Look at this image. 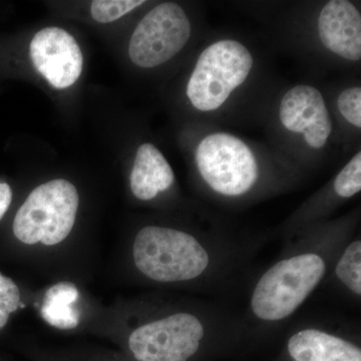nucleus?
<instances>
[{
    "mask_svg": "<svg viewBox=\"0 0 361 361\" xmlns=\"http://www.w3.org/2000/svg\"><path fill=\"white\" fill-rule=\"evenodd\" d=\"M80 195L70 180H49L33 189L16 211L11 238L16 247L52 248L63 244L75 227Z\"/></svg>",
    "mask_w": 361,
    "mask_h": 361,
    "instance_id": "1",
    "label": "nucleus"
},
{
    "mask_svg": "<svg viewBox=\"0 0 361 361\" xmlns=\"http://www.w3.org/2000/svg\"><path fill=\"white\" fill-rule=\"evenodd\" d=\"M132 257L142 275L159 283L200 277L210 262L208 252L191 234L161 226H147L137 233Z\"/></svg>",
    "mask_w": 361,
    "mask_h": 361,
    "instance_id": "2",
    "label": "nucleus"
},
{
    "mask_svg": "<svg viewBox=\"0 0 361 361\" xmlns=\"http://www.w3.org/2000/svg\"><path fill=\"white\" fill-rule=\"evenodd\" d=\"M325 270L324 260L314 253L280 261L256 284L251 298L252 311L264 322L285 319L314 290Z\"/></svg>",
    "mask_w": 361,
    "mask_h": 361,
    "instance_id": "3",
    "label": "nucleus"
},
{
    "mask_svg": "<svg viewBox=\"0 0 361 361\" xmlns=\"http://www.w3.org/2000/svg\"><path fill=\"white\" fill-rule=\"evenodd\" d=\"M253 68L251 52L241 42L223 39L202 52L187 85V96L201 111L218 110Z\"/></svg>",
    "mask_w": 361,
    "mask_h": 361,
    "instance_id": "4",
    "label": "nucleus"
},
{
    "mask_svg": "<svg viewBox=\"0 0 361 361\" xmlns=\"http://www.w3.org/2000/svg\"><path fill=\"white\" fill-rule=\"evenodd\" d=\"M205 336L203 323L188 312H176L130 330L125 350L135 361H189Z\"/></svg>",
    "mask_w": 361,
    "mask_h": 361,
    "instance_id": "5",
    "label": "nucleus"
},
{
    "mask_svg": "<svg viewBox=\"0 0 361 361\" xmlns=\"http://www.w3.org/2000/svg\"><path fill=\"white\" fill-rule=\"evenodd\" d=\"M196 163L207 184L224 196L245 194L258 179L253 152L239 137L225 133L202 140L196 149Z\"/></svg>",
    "mask_w": 361,
    "mask_h": 361,
    "instance_id": "6",
    "label": "nucleus"
},
{
    "mask_svg": "<svg viewBox=\"0 0 361 361\" xmlns=\"http://www.w3.org/2000/svg\"><path fill=\"white\" fill-rule=\"evenodd\" d=\"M191 23L172 2L159 4L144 16L129 44L130 61L140 68H155L174 58L189 42Z\"/></svg>",
    "mask_w": 361,
    "mask_h": 361,
    "instance_id": "7",
    "label": "nucleus"
},
{
    "mask_svg": "<svg viewBox=\"0 0 361 361\" xmlns=\"http://www.w3.org/2000/svg\"><path fill=\"white\" fill-rule=\"evenodd\" d=\"M35 68L56 89L75 85L82 75L84 58L77 40L63 28L45 27L30 47Z\"/></svg>",
    "mask_w": 361,
    "mask_h": 361,
    "instance_id": "8",
    "label": "nucleus"
},
{
    "mask_svg": "<svg viewBox=\"0 0 361 361\" xmlns=\"http://www.w3.org/2000/svg\"><path fill=\"white\" fill-rule=\"evenodd\" d=\"M280 121L285 129L303 134L310 147L325 146L332 133V121L322 92L307 85H296L280 104Z\"/></svg>",
    "mask_w": 361,
    "mask_h": 361,
    "instance_id": "9",
    "label": "nucleus"
},
{
    "mask_svg": "<svg viewBox=\"0 0 361 361\" xmlns=\"http://www.w3.org/2000/svg\"><path fill=\"white\" fill-rule=\"evenodd\" d=\"M317 30L322 44L330 51L348 61H360L361 16L351 2H327L318 18Z\"/></svg>",
    "mask_w": 361,
    "mask_h": 361,
    "instance_id": "10",
    "label": "nucleus"
},
{
    "mask_svg": "<svg viewBox=\"0 0 361 361\" xmlns=\"http://www.w3.org/2000/svg\"><path fill=\"white\" fill-rule=\"evenodd\" d=\"M288 353L294 361H361V350L355 344L313 329L293 334Z\"/></svg>",
    "mask_w": 361,
    "mask_h": 361,
    "instance_id": "11",
    "label": "nucleus"
},
{
    "mask_svg": "<svg viewBox=\"0 0 361 361\" xmlns=\"http://www.w3.org/2000/svg\"><path fill=\"white\" fill-rule=\"evenodd\" d=\"M130 180L134 196L139 200L149 201L172 186L175 176L163 154L154 145L146 142L137 149Z\"/></svg>",
    "mask_w": 361,
    "mask_h": 361,
    "instance_id": "12",
    "label": "nucleus"
},
{
    "mask_svg": "<svg viewBox=\"0 0 361 361\" xmlns=\"http://www.w3.org/2000/svg\"><path fill=\"white\" fill-rule=\"evenodd\" d=\"M78 293L75 285L63 282L54 285L47 291L42 300V315L52 326L61 329H73L80 323L75 308Z\"/></svg>",
    "mask_w": 361,
    "mask_h": 361,
    "instance_id": "13",
    "label": "nucleus"
},
{
    "mask_svg": "<svg viewBox=\"0 0 361 361\" xmlns=\"http://www.w3.org/2000/svg\"><path fill=\"white\" fill-rule=\"evenodd\" d=\"M23 305L25 299L20 284L0 270V337Z\"/></svg>",
    "mask_w": 361,
    "mask_h": 361,
    "instance_id": "14",
    "label": "nucleus"
},
{
    "mask_svg": "<svg viewBox=\"0 0 361 361\" xmlns=\"http://www.w3.org/2000/svg\"><path fill=\"white\" fill-rule=\"evenodd\" d=\"M336 275L348 288L361 294V242H353L342 254L336 266Z\"/></svg>",
    "mask_w": 361,
    "mask_h": 361,
    "instance_id": "15",
    "label": "nucleus"
},
{
    "mask_svg": "<svg viewBox=\"0 0 361 361\" xmlns=\"http://www.w3.org/2000/svg\"><path fill=\"white\" fill-rule=\"evenodd\" d=\"M142 4L145 1L142 0H94L90 4V14L97 23H109L123 18Z\"/></svg>",
    "mask_w": 361,
    "mask_h": 361,
    "instance_id": "16",
    "label": "nucleus"
},
{
    "mask_svg": "<svg viewBox=\"0 0 361 361\" xmlns=\"http://www.w3.org/2000/svg\"><path fill=\"white\" fill-rule=\"evenodd\" d=\"M334 190L343 198H350L361 190V153L357 154L342 169L334 180Z\"/></svg>",
    "mask_w": 361,
    "mask_h": 361,
    "instance_id": "17",
    "label": "nucleus"
},
{
    "mask_svg": "<svg viewBox=\"0 0 361 361\" xmlns=\"http://www.w3.org/2000/svg\"><path fill=\"white\" fill-rule=\"evenodd\" d=\"M337 106L341 115L348 122L361 128V89L353 87L343 90L337 99Z\"/></svg>",
    "mask_w": 361,
    "mask_h": 361,
    "instance_id": "18",
    "label": "nucleus"
},
{
    "mask_svg": "<svg viewBox=\"0 0 361 361\" xmlns=\"http://www.w3.org/2000/svg\"><path fill=\"white\" fill-rule=\"evenodd\" d=\"M13 201V188L7 182L0 180V223L6 217Z\"/></svg>",
    "mask_w": 361,
    "mask_h": 361,
    "instance_id": "19",
    "label": "nucleus"
},
{
    "mask_svg": "<svg viewBox=\"0 0 361 361\" xmlns=\"http://www.w3.org/2000/svg\"><path fill=\"white\" fill-rule=\"evenodd\" d=\"M87 361H127V360L122 355H116V353H106L94 356Z\"/></svg>",
    "mask_w": 361,
    "mask_h": 361,
    "instance_id": "20",
    "label": "nucleus"
},
{
    "mask_svg": "<svg viewBox=\"0 0 361 361\" xmlns=\"http://www.w3.org/2000/svg\"><path fill=\"white\" fill-rule=\"evenodd\" d=\"M37 361H66V360H54V358H47V357H39V358H37Z\"/></svg>",
    "mask_w": 361,
    "mask_h": 361,
    "instance_id": "21",
    "label": "nucleus"
},
{
    "mask_svg": "<svg viewBox=\"0 0 361 361\" xmlns=\"http://www.w3.org/2000/svg\"><path fill=\"white\" fill-rule=\"evenodd\" d=\"M0 361H13V360H11V358H9L8 356L1 355V353H0Z\"/></svg>",
    "mask_w": 361,
    "mask_h": 361,
    "instance_id": "22",
    "label": "nucleus"
}]
</instances>
